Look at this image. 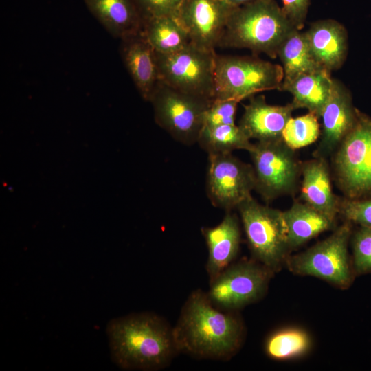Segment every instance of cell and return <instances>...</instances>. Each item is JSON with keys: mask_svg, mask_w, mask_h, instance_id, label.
<instances>
[{"mask_svg": "<svg viewBox=\"0 0 371 371\" xmlns=\"http://www.w3.org/2000/svg\"><path fill=\"white\" fill-rule=\"evenodd\" d=\"M173 333L179 353L227 361L242 346L245 328L235 311L218 308L206 293L198 289L185 302Z\"/></svg>", "mask_w": 371, "mask_h": 371, "instance_id": "obj_1", "label": "cell"}, {"mask_svg": "<svg viewBox=\"0 0 371 371\" xmlns=\"http://www.w3.org/2000/svg\"><path fill=\"white\" fill-rule=\"evenodd\" d=\"M106 334L112 360L125 370L164 369L179 353L173 328L153 313L112 319Z\"/></svg>", "mask_w": 371, "mask_h": 371, "instance_id": "obj_2", "label": "cell"}, {"mask_svg": "<svg viewBox=\"0 0 371 371\" xmlns=\"http://www.w3.org/2000/svg\"><path fill=\"white\" fill-rule=\"evenodd\" d=\"M294 29L275 0H260L234 10L218 47L248 49L276 58L280 45Z\"/></svg>", "mask_w": 371, "mask_h": 371, "instance_id": "obj_3", "label": "cell"}, {"mask_svg": "<svg viewBox=\"0 0 371 371\" xmlns=\"http://www.w3.org/2000/svg\"><path fill=\"white\" fill-rule=\"evenodd\" d=\"M254 258L273 273L291 255L283 211L262 205L252 196L237 207Z\"/></svg>", "mask_w": 371, "mask_h": 371, "instance_id": "obj_4", "label": "cell"}, {"mask_svg": "<svg viewBox=\"0 0 371 371\" xmlns=\"http://www.w3.org/2000/svg\"><path fill=\"white\" fill-rule=\"evenodd\" d=\"M282 67L256 56L218 55L214 67V100L238 101L256 93L280 89Z\"/></svg>", "mask_w": 371, "mask_h": 371, "instance_id": "obj_5", "label": "cell"}, {"mask_svg": "<svg viewBox=\"0 0 371 371\" xmlns=\"http://www.w3.org/2000/svg\"><path fill=\"white\" fill-rule=\"evenodd\" d=\"M351 235L352 224L344 221L324 240L302 252L290 255L285 266L293 274L316 277L346 289L355 274L348 254Z\"/></svg>", "mask_w": 371, "mask_h": 371, "instance_id": "obj_6", "label": "cell"}, {"mask_svg": "<svg viewBox=\"0 0 371 371\" xmlns=\"http://www.w3.org/2000/svg\"><path fill=\"white\" fill-rule=\"evenodd\" d=\"M333 155L338 187L348 199L371 197V117L357 110L356 122Z\"/></svg>", "mask_w": 371, "mask_h": 371, "instance_id": "obj_7", "label": "cell"}, {"mask_svg": "<svg viewBox=\"0 0 371 371\" xmlns=\"http://www.w3.org/2000/svg\"><path fill=\"white\" fill-rule=\"evenodd\" d=\"M155 54L159 81L181 92L214 100L216 51L190 43L173 53Z\"/></svg>", "mask_w": 371, "mask_h": 371, "instance_id": "obj_8", "label": "cell"}, {"mask_svg": "<svg viewBox=\"0 0 371 371\" xmlns=\"http://www.w3.org/2000/svg\"><path fill=\"white\" fill-rule=\"evenodd\" d=\"M249 153L255 190L266 201L293 195L298 190L302 162L283 141L257 142Z\"/></svg>", "mask_w": 371, "mask_h": 371, "instance_id": "obj_9", "label": "cell"}, {"mask_svg": "<svg viewBox=\"0 0 371 371\" xmlns=\"http://www.w3.org/2000/svg\"><path fill=\"white\" fill-rule=\"evenodd\" d=\"M149 102L156 123L175 140L190 146L197 142L212 101L181 92L159 80Z\"/></svg>", "mask_w": 371, "mask_h": 371, "instance_id": "obj_10", "label": "cell"}, {"mask_svg": "<svg viewBox=\"0 0 371 371\" xmlns=\"http://www.w3.org/2000/svg\"><path fill=\"white\" fill-rule=\"evenodd\" d=\"M273 273L254 258L243 259L210 280L206 293L218 308L236 311L260 300Z\"/></svg>", "mask_w": 371, "mask_h": 371, "instance_id": "obj_11", "label": "cell"}, {"mask_svg": "<svg viewBox=\"0 0 371 371\" xmlns=\"http://www.w3.org/2000/svg\"><path fill=\"white\" fill-rule=\"evenodd\" d=\"M255 190L252 165L232 153L208 155L206 192L211 203L225 211H232Z\"/></svg>", "mask_w": 371, "mask_h": 371, "instance_id": "obj_12", "label": "cell"}, {"mask_svg": "<svg viewBox=\"0 0 371 371\" xmlns=\"http://www.w3.org/2000/svg\"><path fill=\"white\" fill-rule=\"evenodd\" d=\"M236 8L223 0H183L178 20L188 32L191 43L215 51Z\"/></svg>", "mask_w": 371, "mask_h": 371, "instance_id": "obj_13", "label": "cell"}, {"mask_svg": "<svg viewBox=\"0 0 371 371\" xmlns=\"http://www.w3.org/2000/svg\"><path fill=\"white\" fill-rule=\"evenodd\" d=\"M349 90L339 80L333 79L330 96L322 110L319 142L313 152L314 157L326 158L353 127L357 115Z\"/></svg>", "mask_w": 371, "mask_h": 371, "instance_id": "obj_14", "label": "cell"}, {"mask_svg": "<svg viewBox=\"0 0 371 371\" xmlns=\"http://www.w3.org/2000/svg\"><path fill=\"white\" fill-rule=\"evenodd\" d=\"M249 98L238 124L247 137L257 142L282 139L284 128L295 109L291 102L283 106L271 105L262 95Z\"/></svg>", "mask_w": 371, "mask_h": 371, "instance_id": "obj_15", "label": "cell"}, {"mask_svg": "<svg viewBox=\"0 0 371 371\" xmlns=\"http://www.w3.org/2000/svg\"><path fill=\"white\" fill-rule=\"evenodd\" d=\"M119 52L140 95L149 102L159 82L155 51L141 30L120 39Z\"/></svg>", "mask_w": 371, "mask_h": 371, "instance_id": "obj_16", "label": "cell"}, {"mask_svg": "<svg viewBox=\"0 0 371 371\" xmlns=\"http://www.w3.org/2000/svg\"><path fill=\"white\" fill-rule=\"evenodd\" d=\"M208 249L206 271L212 280L232 264L240 245L241 232L237 215L226 211L221 222L215 227H202Z\"/></svg>", "mask_w": 371, "mask_h": 371, "instance_id": "obj_17", "label": "cell"}, {"mask_svg": "<svg viewBox=\"0 0 371 371\" xmlns=\"http://www.w3.org/2000/svg\"><path fill=\"white\" fill-rule=\"evenodd\" d=\"M301 176L300 200L335 222L339 199L333 192L326 159L314 157L302 163Z\"/></svg>", "mask_w": 371, "mask_h": 371, "instance_id": "obj_18", "label": "cell"}, {"mask_svg": "<svg viewBox=\"0 0 371 371\" xmlns=\"http://www.w3.org/2000/svg\"><path fill=\"white\" fill-rule=\"evenodd\" d=\"M310 49L318 63L331 71L344 64L348 52V34L333 19L317 21L304 32Z\"/></svg>", "mask_w": 371, "mask_h": 371, "instance_id": "obj_19", "label": "cell"}, {"mask_svg": "<svg viewBox=\"0 0 371 371\" xmlns=\"http://www.w3.org/2000/svg\"><path fill=\"white\" fill-rule=\"evenodd\" d=\"M87 8L114 38L142 30V20L133 0H83Z\"/></svg>", "mask_w": 371, "mask_h": 371, "instance_id": "obj_20", "label": "cell"}, {"mask_svg": "<svg viewBox=\"0 0 371 371\" xmlns=\"http://www.w3.org/2000/svg\"><path fill=\"white\" fill-rule=\"evenodd\" d=\"M330 72L323 68L299 76L289 82L282 83L279 90L292 95L291 104L295 109H306L320 118L332 89L333 78Z\"/></svg>", "mask_w": 371, "mask_h": 371, "instance_id": "obj_21", "label": "cell"}, {"mask_svg": "<svg viewBox=\"0 0 371 371\" xmlns=\"http://www.w3.org/2000/svg\"><path fill=\"white\" fill-rule=\"evenodd\" d=\"M291 251L298 248L319 234L334 229L335 222L306 203L294 201L283 211Z\"/></svg>", "mask_w": 371, "mask_h": 371, "instance_id": "obj_22", "label": "cell"}, {"mask_svg": "<svg viewBox=\"0 0 371 371\" xmlns=\"http://www.w3.org/2000/svg\"><path fill=\"white\" fill-rule=\"evenodd\" d=\"M277 57H279L283 69L282 83L324 68L313 54L304 32L297 29L284 38L278 50Z\"/></svg>", "mask_w": 371, "mask_h": 371, "instance_id": "obj_23", "label": "cell"}, {"mask_svg": "<svg viewBox=\"0 0 371 371\" xmlns=\"http://www.w3.org/2000/svg\"><path fill=\"white\" fill-rule=\"evenodd\" d=\"M142 32L154 50L159 54L173 53L191 43L186 29L175 17L160 16L144 20Z\"/></svg>", "mask_w": 371, "mask_h": 371, "instance_id": "obj_24", "label": "cell"}, {"mask_svg": "<svg viewBox=\"0 0 371 371\" xmlns=\"http://www.w3.org/2000/svg\"><path fill=\"white\" fill-rule=\"evenodd\" d=\"M197 143L208 155L229 153L235 150L249 152L254 144L236 124L204 126Z\"/></svg>", "mask_w": 371, "mask_h": 371, "instance_id": "obj_25", "label": "cell"}, {"mask_svg": "<svg viewBox=\"0 0 371 371\" xmlns=\"http://www.w3.org/2000/svg\"><path fill=\"white\" fill-rule=\"evenodd\" d=\"M311 340L308 334L297 328L277 330L265 343V350L270 358L284 360L300 357L308 351Z\"/></svg>", "mask_w": 371, "mask_h": 371, "instance_id": "obj_26", "label": "cell"}, {"mask_svg": "<svg viewBox=\"0 0 371 371\" xmlns=\"http://www.w3.org/2000/svg\"><path fill=\"white\" fill-rule=\"evenodd\" d=\"M318 119L317 115L309 112L290 118L282 133L284 142L294 150L314 143L321 135Z\"/></svg>", "mask_w": 371, "mask_h": 371, "instance_id": "obj_27", "label": "cell"}, {"mask_svg": "<svg viewBox=\"0 0 371 371\" xmlns=\"http://www.w3.org/2000/svg\"><path fill=\"white\" fill-rule=\"evenodd\" d=\"M351 236L355 273H371V227H359Z\"/></svg>", "mask_w": 371, "mask_h": 371, "instance_id": "obj_28", "label": "cell"}, {"mask_svg": "<svg viewBox=\"0 0 371 371\" xmlns=\"http://www.w3.org/2000/svg\"><path fill=\"white\" fill-rule=\"evenodd\" d=\"M338 214L351 224L359 227H371V197L339 199Z\"/></svg>", "mask_w": 371, "mask_h": 371, "instance_id": "obj_29", "label": "cell"}, {"mask_svg": "<svg viewBox=\"0 0 371 371\" xmlns=\"http://www.w3.org/2000/svg\"><path fill=\"white\" fill-rule=\"evenodd\" d=\"M240 101L234 99L214 100L204 116V126L236 124V114Z\"/></svg>", "mask_w": 371, "mask_h": 371, "instance_id": "obj_30", "label": "cell"}, {"mask_svg": "<svg viewBox=\"0 0 371 371\" xmlns=\"http://www.w3.org/2000/svg\"><path fill=\"white\" fill-rule=\"evenodd\" d=\"M142 21L150 18L170 16L178 19L183 0H133Z\"/></svg>", "mask_w": 371, "mask_h": 371, "instance_id": "obj_31", "label": "cell"}, {"mask_svg": "<svg viewBox=\"0 0 371 371\" xmlns=\"http://www.w3.org/2000/svg\"><path fill=\"white\" fill-rule=\"evenodd\" d=\"M282 9L297 30H302L307 17L310 0H282Z\"/></svg>", "mask_w": 371, "mask_h": 371, "instance_id": "obj_32", "label": "cell"}, {"mask_svg": "<svg viewBox=\"0 0 371 371\" xmlns=\"http://www.w3.org/2000/svg\"><path fill=\"white\" fill-rule=\"evenodd\" d=\"M227 3L234 6V7H240L243 6L249 3H251L258 1L260 0H223Z\"/></svg>", "mask_w": 371, "mask_h": 371, "instance_id": "obj_33", "label": "cell"}]
</instances>
